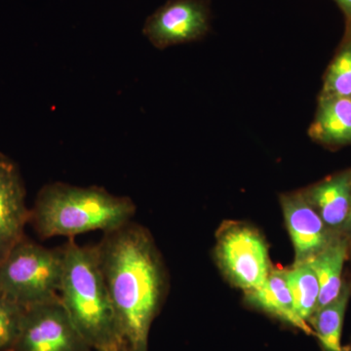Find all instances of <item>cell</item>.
<instances>
[{
    "label": "cell",
    "instance_id": "cell-1",
    "mask_svg": "<svg viewBox=\"0 0 351 351\" xmlns=\"http://www.w3.org/2000/svg\"><path fill=\"white\" fill-rule=\"evenodd\" d=\"M96 248L123 351H147L149 329L165 290L162 263L151 234L131 221L106 232Z\"/></svg>",
    "mask_w": 351,
    "mask_h": 351
},
{
    "label": "cell",
    "instance_id": "cell-2",
    "mask_svg": "<svg viewBox=\"0 0 351 351\" xmlns=\"http://www.w3.org/2000/svg\"><path fill=\"white\" fill-rule=\"evenodd\" d=\"M63 249L60 300L76 329L92 350L123 351L96 246H80L71 239Z\"/></svg>",
    "mask_w": 351,
    "mask_h": 351
},
{
    "label": "cell",
    "instance_id": "cell-3",
    "mask_svg": "<svg viewBox=\"0 0 351 351\" xmlns=\"http://www.w3.org/2000/svg\"><path fill=\"white\" fill-rule=\"evenodd\" d=\"M136 206L127 196L113 195L99 186L46 184L39 191L29 223L41 239L103 230L112 232L132 221Z\"/></svg>",
    "mask_w": 351,
    "mask_h": 351
},
{
    "label": "cell",
    "instance_id": "cell-4",
    "mask_svg": "<svg viewBox=\"0 0 351 351\" xmlns=\"http://www.w3.org/2000/svg\"><path fill=\"white\" fill-rule=\"evenodd\" d=\"M64 249L25 239L0 263V295L29 309L60 299Z\"/></svg>",
    "mask_w": 351,
    "mask_h": 351
},
{
    "label": "cell",
    "instance_id": "cell-5",
    "mask_svg": "<svg viewBox=\"0 0 351 351\" xmlns=\"http://www.w3.org/2000/svg\"><path fill=\"white\" fill-rule=\"evenodd\" d=\"M217 257L226 276L245 293L262 287L271 271L267 244L250 226H228L221 232Z\"/></svg>",
    "mask_w": 351,
    "mask_h": 351
},
{
    "label": "cell",
    "instance_id": "cell-6",
    "mask_svg": "<svg viewBox=\"0 0 351 351\" xmlns=\"http://www.w3.org/2000/svg\"><path fill=\"white\" fill-rule=\"evenodd\" d=\"M210 0H167L145 20L143 34L157 48L193 43L211 29Z\"/></svg>",
    "mask_w": 351,
    "mask_h": 351
},
{
    "label": "cell",
    "instance_id": "cell-7",
    "mask_svg": "<svg viewBox=\"0 0 351 351\" xmlns=\"http://www.w3.org/2000/svg\"><path fill=\"white\" fill-rule=\"evenodd\" d=\"M14 351H92L61 300L25 309Z\"/></svg>",
    "mask_w": 351,
    "mask_h": 351
},
{
    "label": "cell",
    "instance_id": "cell-8",
    "mask_svg": "<svg viewBox=\"0 0 351 351\" xmlns=\"http://www.w3.org/2000/svg\"><path fill=\"white\" fill-rule=\"evenodd\" d=\"M31 210L25 205V189L19 168L0 152V263L21 240L29 223Z\"/></svg>",
    "mask_w": 351,
    "mask_h": 351
},
{
    "label": "cell",
    "instance_id": "cell-9",
    "mask_svg": "<svg viewBox=\"0 0 351 351\" xmlns=\"http://www.w3.org/2000/svg\"><path fill=\"white\" fill-rule=\"evenodd\" d=\"M281 206L294 245L295 263L304 262L315 255L331 241L327 226L306 195L298 193L283 195Z\"/></svg>",
    "mask_w": 351,
    "mask_h": 351
},
{
    "label": "cell",
    "instance_id": "cell-10",
    "mask_svg": "<svg viewBox=\"0 0 351 351\" xmlns=\"http://www.w3.org/2000/svg\"><path fill=\"white\" fill-rule=\"evenodd\" d=\"M325 225L345 226L351 206V174L345 173L321 182L306 193Z\"/></svg>",
    "mask_w": 351,
    "mask_h": 351
},
{
    "label": "cell",
    "instance_id": "cell-11",
    "mask_svg": "<svg viewBox=\"0 0 351 351\" xmlns=\"http://www.w3.org/2000/svg\"><path fill=\"white\" fill-rule=\"evenodd\" d=\"M308 133L311 138L321 144L351 145L350 99L321 96Z\"/></svg>",
    "mask_w": 351,
    "mask_h": 351
},
{
    "label": "cell",
    "instance_id": "cell-12",
    "mask_svg": "<svg viewBox=\"0 0 351 351\" xmlns=\"http://www.w3.org/2000/svg\"><path fill=\"white\" fill-rule=\"evenodd\" d=\"M245 294L254 306L290 323L307 334H313L307 323L304 322L295 313L294 302L286 279V270L271 269L262 287Z\"/></svg>",
    "mask_w": 351,
    "mask_h": 351
},
{
    "label": "cell",
    "instance_id": "cell-13",
    "mask_svg": "<svg viewBox=\"0 0 351 351\" xmlns=\"http://www.w3.org/2000/svg\"><path fill=\"white\" fill-rule=\"evenodd\" d=\"M348 255V245L343 239H332L322 249L304 261L313 269L319 282L317 309L335 301L343 290V265Z\"/></svg>",
    "mask_w": 351,
    "mask_h": 351
},
{
    "label": "cell",
    "instance_id": "cell-14",
    "mask_svg": "<svg viewBox=\"0 0 351 351\" xmlns=\"http://www.w3.org/2000/svg\"><path fill=\"white\" fill-rule=\"evenodd\" d=\"M350 299V291L343 287L335 301L315 311L311 318L313 334L324 351H346L341 346L343 319Z\"/></svg>",
    "mask_w": 351,
    "mask_h": 351
},
{
    "label": "cell",
    "instance_id": "cell-15",
    "mask_svg": "<svg viewBox=\"0 0 351 351\" xmlns=\"http://www.w3.org/2000/svg\"><path fill=\"white\" fill-rule=\"evenodd\" d=\"M286 279L298 316L304 322L313 318L319 299V282L313 269L306 262L295 263L286 270Z\"/></svg>",
    "mask_w": 351,
    "mask_h": 351
},
{
    "label": "cell",
    "instance_id": "cell-16",
    "mask_svg": "<svg viewBox=\"0 0 351 351\" xmlns=\"http://www.w3.org/2000/svg\"><path fill=\"white\" fill-rule=\"evenodd\" d=\"M346 25L345 41L328 69L321 96L351 100V21Z\"/></svg>",
    "mask_w": 351,
    "mask_h": 351
},
{
    "label": "cell",
    "instance_id": "cell-17",
    "mask_svg": "<svg viewBox=\"0 0 351 351\" xmlns=\"http://www.w3.org/2000/svg\"><path fill=\"white\" fill-rule=\"evenodd\" d=\"M25 309L0 295V351H14L24 322Z\"/></svg>",
    "mask_w": 351,
    "mask_h": 351
},
{
    "label": "cell",
    "instance_id": "cell-18",
    "mask_svg": "<svg viewBox=\"0 0 351 351\" xmlns=\"http://www.w3.org/2000/svg\"><path fill=\"white\" fill-rule=\"evenodd\" d=\"M345 15L346 22L351 21V0H332Z\"/></svg>",
    "mask_w": 351,
    "mask_h": 351
},
{
    "label": "cell",
    "instance_id": "cell-19",
    "mask_svg": "<svg viewBox=\"0 0 351 351\" xmlns=\"http://www.w3.org/2000/svg\"><path fill=\"white\" fill-rule=\"evenodd\" d=\"M345 226L346 228H348V230H350V232H351V206H350V216H348V221H346Z\"/></svg>",
    "mask_w": 351,
    "mask_h": 351
}]
</instances>
